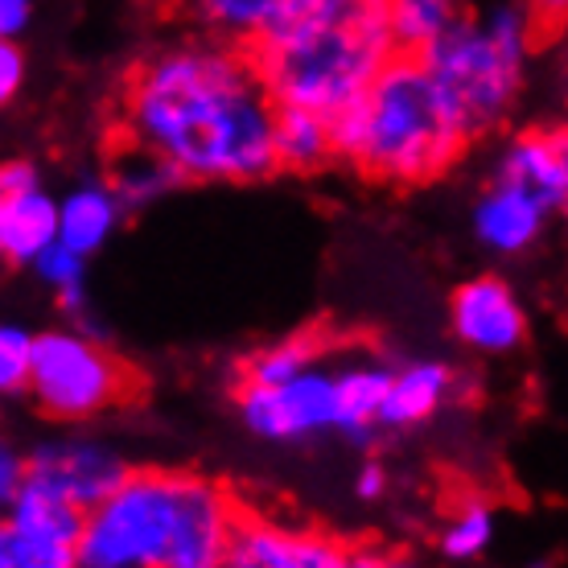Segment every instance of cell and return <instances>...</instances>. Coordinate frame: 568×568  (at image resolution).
Instances as JSON below:
<instances>
[{
    "label": "cell",
    "instance_id": "obj_1",
    "mask_svg": "<svg viewBox=\"0 0 568 568\" xmlns=\"http://www.w3.org/2000/svg\"><path fill=\"white\" fill-rule=\"evenodd\" d=\"M276 103L247 50L227 42H185L136 67L124 87V132L161 156L182 182L247 185L276 173Z\"/></svg>",
    "mask_w": 568,
    "mask_h": 568
},
{
    "label": "cell",
    "instance_id": "obj_2",
    "mask_svg": "<svg viewBox=\"0 0 568 568\" xmlns=\"http://www.w3.org/2000/svg\"><path fill=\"white\" fill-rule=\"evenodd\" d=\"M240 507L223 483L182 469H129L87 511L74 565L219 568Z\"/></svg>",
    "mask_w": 568,
    "mask_h": 568
},
{
    "label": "cell",
    "instance_id": "obj_3",
    "mask_svg": "<svg viewBox=\"0 0 568 568\" xmlns=\"http://www.w3.org/2000/svg\"><path fill=\"white\" fill-rule=\"evenodd\" d=\"M387 0H297L247 42L276 108L334 115L396 58Z\"/></svg>",
    "mask_w": 568,
    "mask_h": 568
},
{
    "label": "cell",
    "instance_id": "obj_4",
    "mask_svg": "<svg viewBox=\"0 0 568 568\" xmlns=\"http://www.w3.org/2000/svg\"><path fill=\"white\" fill-rule=\"evenodd\" d=\"M334 156L384 185H425L474 141L416 54L399 50L355 100L329 115Z\"/></svg>",
    "mask_w": 568,
    "mask_h": 568
},
{
    "label": "cell",
    "instance_id": "obj_5",
    "mask_svg": "<svg viewBox=\"0 0 568 568\" xmlns=\"http://www.w3.org/2000/svg\"><path fill=\"white\" fill-rule=\"evenodd\" d=\"M531 42L536 21L524 4H495L486 17H457L416 58L449 95L469 136H483L498 129L524 95Z\"/></svg>",
    "mask_w": 568,
    "mask_h": 568
},
{
    "label": "cell",
    "instance_id": "obj_6",
    "mask_svg": "<svg viewBox=\"0 0 568 568\" xmlns=\"http://www.w3.org/2000/svg\"><path fill=\"white\" fill-rule=\"evenodd\" d=\"M136 387V375L124 358H115L103 338H91L83 329H45L33 334L29 355V399L50 420L83 425L108 408L124 404Z\"/></svg>",
    "mask_w": 568,
    "mask_h": 568
},
{
    "label": "cell",
    "instance_id": "obj_7",
    "mask_svg": "<svg viewBox=\"0 0 568 568\" xmlns=\"http://www.w3.org/2000/svg\"><path fill=\"white\" fill-rule=\"evenodd\" d=\"M240 416L264 440H305L317 433H334L338 425L334 371L313 363L284 384H243Z\"/></svg>",
    "mask_w": 568,
    "mask_h": 568
},
{
    "label": "cell",
    "instance_id": "obj_8",
    "mask_svg": "<svg viewBox=\"0 0 568 568\" xmlns=\"http://www.w3.org/2000/svg\"><path fill=\"white\" fill-rule=\"evenodd\" d=\"M449 326L474 355H515L527 338V313L515 288L498 276H474L449 297Z\"/></svg>",
    "mask_w": 568,
    "mask_h": 568
},
{
    "label": "cell",
    "instance_id": "obj_9",
    "mask_svg": "<svg viewBox=\"0 0 568 568\" xmlns=\"http://www.w3.org/2000/svg\"><path fill=\"white\" fill-rule=\"evenodd\" d=\"M124 474H129L124 457L108 449L103 440L87 437L45 440L26 457V478L45 483L50 490L71 498L74 507H83V511H91Z\"/></svg>",
    "mask_w": 568,
    "mask_h": 568
},
{
    "label": "cell",
    "instance_id": "obj_10",
    "mask_svg": "<svg viewBox=\"0 0 568 568\" xmlns=\"http://www.w3.org/2000/svg\"><path fill=\"white\" fill-rule=\"evenodd\" d=\"M223 565L231 568H346V544L326 531H297V527L264 524L240 515L231 527Z\"/></svg>",
    "mask_w": 568,
    "mask_h": 568
},
{
    "label": "cell",
    "instance_id": "obj_11",
    "mask_svg": "<svg viewBox=\"0 0 568 568\" xmlns=\"http://www.w3.org/2000/svg\"><path fill=\"white\" fill-rule=\"evenodd\" d=\"M498 182H511L540 199L548 211H565L568 202V141L565 129H527L498 156Z\"/></svg>",
    "mask_w": 568,
    "mask_h": 568
},
{
    "label": "cell",
    "instance_id": "obj_12",
    "mask_svg": "<svg viewBox=\"0 0 568 568\" xmlns=\"http://www.w3.org/2000/svg\"><path fill=\"white\" fill-rule=\"evenodd\" d=\"M552 211L540 199L511 182H490L483 199L474 202V235L495 256H524L540 243Z\"/></svg>",
    "mask_w": 568,
    "mask_h": 568
},
{
    "label": "cell",
    "instance_id": "obj_13",
    "mask_svg": "<svg viewBox=\"0 0 568 568\" xmlns=\"http://www.w3.org/2000/svg\"><path fill=\"white\" fill-rule=\"evenodd\" d=\"M4 519H9L26 540L38 544L42 552L54 556L58 568L74 565V544H79L87 511L74 507L67 495L50 490V486L38 483V478H26V483L17 486L13 503L4 507Z\"/></svg>",
    "mask_w": 568,
    "mask_h": 568
},
{
    "label": "cell",
    "instance_id": "obj_14",
    "mask_svg": "<svg viewBox=\"0 0 568 568\" xmlns=\"http://www.w3.org/2000/svg\"><path fill=\"white\" fill-rule=\"evenodd\" d=\"M124 206L115 199V190L108 182H79L58 202V243L74 247L79 256H95L100 247H108L115 231L124 227Z\"/></svg>",
    "mask_w": 568,
    "mask_h": 568
},
{
    "label": "cell",
    "instance_id": "obj_15",
    "mask_svg": "<svg viewBox=\"0 0 568 568\" xmlns=\"http://www.w3.org/2000/svg\"><path fill=\"white\" fill-rule=\"evenodd\" d=\"M58 240V202L42 185L21 194H0V260L26 268L45 243Z\"/></svg>",
    "mask_w": 568,
    "mask_h": 568
},
{
    "label": "cell",
    "instance_id": "obj_16",
    "mask_svg": "<svg viewBox=\"0 0 568 568\" xmlns=\"http://www.w3.org/2000/svg\"><path fill=\"white\" fill-rule=\"evenodd\" d=\"M454 392V371L445 363H408L392 367L387 396L379 404V428H416L437 413Z\"/></svg>",
    "mask_w": 568,
    "mask_h": 568
},
{
    "label": "cell",
    "instance_id": "obj_17",
    "mask_svg": "<svg viewBox=\"0 0 568 568\" xmlns=\"http://www.w3.org/2000/svg\"><path fill=\"white\" fill-rule=\"evenodd\" d=\"M272 153H276V170H326L334 161L329 115H317L310 108H276V115H272Z\"/></svg>",
    "mask_w": 568,
    "mask_h": 568
},
{
    "label": "cell",
    "instance_id": "obj_18",
    "mask_svg": "<svg viewBox=\"0 0 568 568\" xmlns=\"http://www.w3.org/2000/svg\"><path fill=\"white\" fill-rule=\"evenodd\" d=\"M387 379H392V367H384V363H346V367L334 371V392H338V425H334V433L351 440L375 437Z\"/></svg>",
    "mask_w": 568,
    "mask_h": 568
},
{
    "label": "cell",
    "instance_id": "obj_19",
    "mask_svg": "<svg viewBox=\"0 0 568 568\" xmlns=\"http://www.w3.org/2000/svg\"><path fill=\"white\" fill-rule=\"evenodd\" d=\"M288 4L297 0H185V9L227 42H252Z\"/></svg>",
    "mask_w": 568,
    "mask_h": 568
},
{
    "label": "cell",
    "instance_id": "obj_20",
    "mask_svg": "<svg viewBox=\"0 0 568 568\" xmlns=\"http://www.w3.org/2000/svg\"><path fill=\"white\" fill-rule=\"evenodd\" d=\"M108 185L115 190V199H120L124 211H144L156 199H165L173 185H182V173L173 170V165H165L161 156L144 153V149L132 144V153H124L115 161L112 182Z\"/></svg>",
    "mask_w": 568,
    "mask_h": 568
},
{
    "label": "cell",
    "instance_id": "obj_21",
    "mask_svg": "<svg viewBox=\"0 0 568 568\" xmlns=\"http://www.w3.org/2000/svg\"><path fill=\"white\" fill-rule=\"evenodd\" d=\"M457 17H466L462 0H387V21L396 50L420 54L428 42H437Z\"/></svg>",
    "mask_w": 568,
    "mask_h": 568
},
{
    "label": "cell",
    "instance_id": "obj_22",
    "mask_svg": "<svg viewBox=\"0 0 568 568\" xmlns=\"http://www.w3.org/2000/svg\"><path fill=\"white\" fill-rule=\"evenodd\" d=\"M317 358H322V338H313V334L272 342V346H264V351L247 358L243 384H284V379L301 375L305 367H313Z\"/></svg>",
    "mask_w": 568,
    "mask_h": 568
},
{
    "label": "cell",
    "instance_id": "obj_23",
    "mask_svg": "<svg viewBox=\"0 0 568 568\" xmlns=\"http://www.w3.org/2000/svg\"><path fill=\"white\" fill-rule=\"evenodd\" d=\"M495 544V511L483 498H469L457 507V515L440 531V552L449 560H478Z\"/></svg>",
    "mask_w": 568,
    "mask_h": 568
},
{
    "label": "cell",
    "instance_id": "obj_24",
    "mask_svg": "<svg viewBox=\"0 0 568 568\" xmlns=\"http://www.w3.org/2000/svg\"><path fill=\"white\" fill-rule=\"evenodd\" d=\"M33 334L13 322H0V396H21L29 384Z\"/></svg>",
    "mask_w": 568,
    "mask_h": 568
},
{
    "label": "cell",
    "instance_id": "obj_25",
    "mask_svg": "<svg viewBox=\"0 0 568 568\" xmlns=\"http://www.w3.org/2000/svg\"><path fill=\"white\" fill-rule=\"evenodd\" d=\"M29 268L42 276V284L50 288V293H67V288H79V284L87 281V256H79L74 247H67V243H45L42 252L33 256V264Z\"/></svg>",
    "mask_w": 568,
    "mask_h": 568
},
{
    "label": "cell",
    "instance_id": "obj_26",
    "mask_svg": "<svg viewBox=\"0 0 568 568\" xmlns=\"http://www.w3.org/2000/svg\"><path fill=\"white\" fill-rule=\"evenodd\" d=\"M0 568H58L54 556L26 540L9 519H0Z\"/></svg>",
    "mask_w": 568,
    "mask_h": 568
},
{
    "label": "cell",
    "instance_id": "obj_27",
    "mask_svg": "<svg viewBox=\"0 0 568 568\" xmlns=\"http://www.w3.org/2000/svg\"><path fill=\"white\" fill-rule=\"evenodd\" d=\"M21 87H26V54L17 38H0V108H9L21 95Z\"/></svg>",
    "mask_w": 568,
    "mask_h": 568
},
{
    "label": "cell",
    "instance_id": "obj_28",
    "mask_svg": "<svg viewBox=\"0 0 568 568\" xmlns=\"http://www.w3.org/2000/svg\"><path fill=\"white\" fill-rule=\"evenodd\" d=\"M26 483V457L17 454L9 440H0V515L13 503L17 486Z\"/></svg>",
    "mask_w": 568,
    "mask_h": 568
},
{
    "label": "cell",
    "instance_id": "obj_29",
    "mask_svg": "<svg viewBox=\"0 0 568 568\" xmlns=\"http://www.w3.org/2000/svg\"><path fill=\"white\" fill-rule=\"evenodd\" d=\"M42 185V173L33 161L26 156H13V161H0V194H21V190H33Z\"/></svg>",
    "mask_w": 568,
    "mask_h": 568
},
{
    "label": "cell",
    "instance_id": "obj_30",
    "mask_svg": "<svg viewBox=\"0 0 568 568\" xmlns=\"http://www.w3.org/2000/svg\"><path fill=\"white\" fill-rule=\"evenodd\" d=\"M33 21V0H0V38H21Z\"/></svg>",
    "mask_w": 568,
    "mask_h": 568
},
{
    "label": "cell",
    "instance_id": "obj_31",
    "mask_svg": "<svg viewBox=\"0 0 568 568\" xmlns=\"http://www.w3.org/2000/svg\"><path fill=\"white\" fill-rule=\"evenodd\" d=\"M358 498H379L387 490V474L379 462H367V466L358 469V483H355Z\"/></svg>",
    "mask_w": 568,
    "mask_h": 568
},
{
    "label": "cell",
    "instance_id": "obj_32",
    "mask_svg": "<svg viewBox=\"0 0 568 568\" xmlns=\"http://www.w3.org/2000/svg\"><path fill=\"white\" fill-rule=\"evenodd\" d=\"M527 13L540 26H560L568 13V0H527Z\"/></svg>",
    "mask_w": 568,
    "mask_h": 568
}]
</instances>
